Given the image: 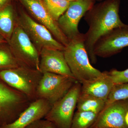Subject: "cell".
Here are the masks:
<instances>
[{
	"mask_svg": "<svg viewBox=\"0 0 128 128\" xmlns=\"http://www.w3.org/2000/svg\"><path fill=\"white\" fill-rule=\"evenodd\" d=\"M120 0H106L94 5L84 16L89 26V29L84 34V45L92 64L97 62L94 48L98 40L113 29L128 26L120 19Z\"/></svg>",
	"mask_w": 128,
	"mask_h": 128,
	"instance_id": "obj_1",
	"label": "cell"
},
{
	"mask_svg": "<svg viewBox=\"0 0 128 128\" xmlns=\"http://www.w3.org/2000/svg\"><path fill=\"white\" fill-rule=\"evenodd\" d=\"M66 62L74 78L82 83L102 76L104 72L90 64L84 45V34L69 41L64 51Z\"/></svg>",
	"mask_w": 128,
	"mask_h": 128,
	"instance_id": "obj_2",
	"label": "cell"
},
{
	"mask_svg": "<svg viewBox=\"0 0 128 128\" xmlns=\"http://www.w3.org/2000/svg\"><path fill=\"white\" fill-rule=\"evenodd\" d=\"M42 75L38 70L23 66L0 72L2 80L23 93L31 102L36 99L37 89Z\"/></svg>",
	"mask_w": 128,
	"mask_h": 128,
	"instance_id": "obj_3",
	"label": "cell"
},
{
	"mask_svg": "<svg viewBox=\"0 0 128 128\" xmlns=\"http://www.w3.org/2000/svg\"><path fill=\"white\" fill-rule=\"evenodd\" d=\"M32 102L0 78V127L12 123Z\"/></svg>",
	"mask_w": 128,
	"mask_h": 128,
	"instance_id": "obj_4",
	"label": "cell"
},
{
	"mask_svg": "<svg viewBox=\"0 0 128 128\" xmlns=\"http://www.w3.org/2000/svg\"><path fill=\"white\" fill-rule=\"evenodd\" d=\"M8 44L20 66L39 70V51L26 32L18 24Z\"/></svg>",
	"mask_w": 128,
	"mask_h": 128,
	"instance_id": "obj_5",
	"label": "cell"
},
{
	"mask_svg": "<svg viewBox=\"0 0 128 128\" xmlns=\"http://www.w3.org/2000/svg\"><path fill=\"white\" fill-rule=\"evenodd\" d=\"M81 86V83L76 82L65 96L52 105L44 118L58 128H70Z\"/></svg>",
	"mask_w": 128,
	"mask_h": 128,
	"instance_id": "obj_6",
	"label": "cell"
},
{
	"mask_svg": "<svg viewBox=\"0 0 128 128\" xmlns=\"http://www.w3.org/2000/svg\"><path fill=\"white\" fill-rule=\"evenodd\" d=\"M78 82L75 78L55 73H43L37 89L36 98L51 105L65 96Z\"/></svg>",
	"mask_w": 128,
	"mask_h": 128,
	"instance_id": "obj_7",
	"label": "cell"
},
{
	"mask_svg": "<svg viewBox=\"0 0 128 128\" xmlns=\"http://www.w3.org/2000/svg\"><path fill=\"white\" fill-rule=\"evenodd\" d=\"M17 22L26 32L39 53L44 48L64 50L65 46L56 40L46 27L25 12H21L17 17Z\"/></svg>",
	"mask_w": 128,
	"mask_h": 128,
	"instance_id": "obj_8",
	"label": "cell"
},
{
	"mask_svg": "<svg viewBox=\"0 0 128 128\" xmlns=\"http://www.w3.org/2000/svg\"><path fill=\"white\" fill-rule=\"evenodd\" d=\"M95 0H75L71 2L68 8L59 18L57 23L69 41L82 34L78 26L81 19L94 6Z\"/></svg>",
	"mask_w": 128,
	"mask_h": 128,
	"instance_id": "obj_9",
	"label": "cell"
},
{
	"mask_svg": "<svg viewBox=\"0 0 128 128\" xmlns=\"http://www.w3.org/2000/svg\"><path fill=\"white\" fill-rule=\"evenodd\" d=\"M30 12L35 20L50 31L56 40L66 46L68 39L62 32L57 21L54 20L48 11L43 0H19Z\"/></svg>",
	"mask_w": 128,
	"mask_h": 128,
	"instance_id": "obj_10",
	"label": "cell"
},
{
	"mask_svg": "<svg viewBox=\"0 0 128 128\" xmlns=\"http://www.w3.org/2000/svg\"><path fill=\"white\" fill-rule=\"evenodd\" d=\"M128 98L106 105L90 128H128L125 121Z\"/></svg>",
	"mask_w": 128,
	"mask_h": 128,
	"instance_id": "obj_11",
	"label": "cell"
},
{
	"mask_svg": "<svg viewBox=\"0 0 128 128\" xmlns=\"http://www.w3.org/2000/svg\"><path fill=\"white\" fill-rule=\"evenodd\" d=\"M128 46V26L115 28L101 38L94 46L96 56L107 58L116 54Z\"/></svg>",
	"mask_w": 128,
	"mask_h": 128,
	"instance_id": "obj_12",
	"label": "cell"
},
{
	"mask_svg": "<svg viewBox=\"0 0 128 128\" xmlns=\"http://www.w3.org/2000/svg\"><path fill=\"white\" fill-rule=\"evenodd\" d=\"M39 70L41 73H55L74 78L63 50L44 48L40 52Z\"/></svg>",
	"mask_w": 128,
	"mask_h": 128,
	"instance_id": "obj_13",
	"label": "cell"
},
{
	"mask_svg": "<svg viewBox=\"0 0 128 128\" xmlns=\"http://www.w3.org/2000/svg\"><path fill=\"white\" fill-rule=\"evenodd\" d=\"M51 107L52 105L46 100L36 99L30 103L16 121L1 128H25L34 121L44 118Z\"/></svg>",
	"mask_w": 128,
	"mask_h": 128,
	"instance_id": "obj_14",
	"label": "cell"
},
{
	"mask_svg": "<svg viewBox=\"0 0 128 128\" xmlns=\"http://www.w3.org/2000/svg\"><path fill=\"white\" fill-rule=\"evenodd\" d=\"M104 72V75L102 76L82 83L81 93L94 96L106 101L114 84L107 71Z\"/></svg>",
	"mask_w": 128,
	"mask_h": 128,
	"instance_id": "obj_15",
	"label": "cell"
},
{
	"mask_svg": "<svg viewBox=\"0 0 128 128\" xmlns=\"http://www.w3.org/2000/svg\"><path fill=\"white\" fill-rule=\"evenodd\" d=\"M17 16L10 4L0 10V35L7 42L17 24Z\"/></svg>",
	"mask_w": 128,
	"mask_h": 128,
	"instance_id": "obj_16",
	"label": "cell"
},
{
	"mask_svg": "<svg viewBox=\"0 0 128 128\" xmlns=\"http://www.w3.org/2000/svg\"><path fill=\"white\" fill-rule=\"evenodd\" d=\"M106 105V101L88 94L80 93L76 108L80 111L90 112L99 114Z\"/></svg>",
	"mask_w": 128,
	"mask_h": 128,
	"instance_id": "obj_17",
	"label": "cell"
},
{
	"mask_svg": "<svg viewBox=\"0 0 128 128\" xmlns=\"http://www.w3.org/2000/svg\"><path fill=\"white\" fill-rule=\"evenodd\" d=\"M98 114L92 112L77 110L74 114L70 128H90Z\"/></svg>",
	"mask_w": 128,
	"mask_h": 128,
	"instance_id": "obj_18",
	"label": "cell"
},
{
	"mask_svg": "<svg viewBox=\"0 0 128 128\" xmlns=\"http://www.w3.org/2000/svg\"><path fill=\"white\" fill-rule=\"evenodd\" d=\"M19 66L8 43L0 44V72Z\"/></svg>",
	"mask_w": 128,
	"mask_h": 128,
	"instance_id": "obj_19",
	"label": "cell"
},
{
	"mask_svg": "<svg viewBox=\"0 0 128 128\" xmlns=\"http://www.w3.org/2000/svg\"><path fill=\"white\" fill-rule=\"evenodd\" d=\"M48 11L57 21L66 11L70 2L66 0H43Z\"/></svg>",
	"mask_w": 128,
	"mask_h": 128,
	"instance_id": "obj_20",
	"label": "cell"
},
{
	"mask_svg": "<svg viewBox=\"0 0 128 128\" xmlns=\"http://www.w3.org/2000/svg\"><path fill=\"white\" fill-rule=\"evenodd\" d=\"M127 98H128V82L115 84L107 98L106 105Z\"/></svg>",
	"mask_w": 128,
	"mask_h": 128,
	"instance_id": "obj_21",
	"label": "cell"
},
{
	"mask_svg": "<svg viewBox=\"0 0 128 128\" xmlns=\"http://www.w3.org/2000/svg\"><path fill=\"white\" fill-rule=\"evenodd\" d=\"M107 72L114 84L128 82V68L122 71L113 69Z\"/></svg>",
	"mask_w": 128,
	"mask_h": 128,
	"instance_id": "obj_22",
	"label": "cell"
},
{
	"mask_svg": "<svg viewBox=\"0 0 128 128\" xmlns=\"http://www.w3.org/2000/svg\"><path fill=\"white\" fill-rule=\"evenodd\" d=\"M25 128H58L54 124L45 118L37 120Z\"/></svg>",
	"mask_w": 128,
	"mask_h": 128,
	"instance_id": "obj_23",
	"label": "cell"
},
{
	"mask_svg": "<svg viewBox=\"0 0 128 128\" xmlns=\"http://www.w3.org/2000/svg\"><path fill=\"white\" fill-rule=\"evenodd\" d=\"M11 0H0V10L10 4Z\"/></svg>",
	"mask_w": 128,
	"mask_h": 128,
	"instance_id": "obj_24",
	"label": "cell"
},
{
	"mask_svg": "<svg viewBox=\"0 0 128 128\" xmlns=\"http://www.w3.org/2000/svg\"><path fill=\"white\" fill-rule=\"evenodd\" d=\"M6 43H8L7 41L1 35H0V44Z\"/></svg>",
	"mask_w": 128,
	"mask_h": 128,
	"instance_id": "obj_25",
	"label": "cell"
},
{
	"mask_svg": "<svg viewBox=\"0 0 128 128\" xmlns=\"http://www.w3.org/2000/svg\"><path fill=\"white\" fill-rule=\"evenodd\" d=\"M125 121L126 124L128 126V112L126 114V116H125Z\"/></svg>",
	"mask_w": 128,
	"mask_h": 128,
	"instance_id": "obj_26",
	"label": "cell"
},
{
	"mask_svg": "<svg viewBox=\"0 0 128 128\" xmlns=\"http://www.w3.org/2000/svg\"><path fill=\"white\" fill-rule=\"evenodd\" d=\"M66 0L70 2H71L75 0Z\"/></svg>",
	"mask_w": 128,
	"mask_h": 128,
	"instance_id": "obj_27",
	"label": "cell"
},
{
	"mask_svg": "<svg viewBox=\"0 0 128 128\" xmlns=\"http://www.w3.org/2000/svg\"><path fill=\"white\" fill-rule=\"evenodd\" d=\"M0 128H1V127H0Z\"/></svg>",
	"mask_w": 128,
	"mask_h": 128,
	"instance_id": "obj_28",
	"label": "cell"
}]
</instances>
